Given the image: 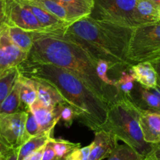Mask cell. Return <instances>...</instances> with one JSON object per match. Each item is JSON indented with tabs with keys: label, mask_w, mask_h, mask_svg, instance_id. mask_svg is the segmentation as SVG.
Instances as JSON below:
<instances>
[{
	"label": "cell",
	"mask_w": 160,
	"mask_h": 160,
	"mask_svg": "<svg viewBox=\"0 0 160 160\" xmlns=\"http://www.w3.org/2000/svg\"><path fill=\"white\" fill-rule=\"evenodd\" d=\"M32 32L33 46L27 60L65 69L84 82L108 106L123 98L104 83L97 70V61L78 44L64 38L56 29Z\"/></svg>",
	"instance_id": "1"
},
{
	"label": "cell",
	"mask_w": 160,
	"mask_h": 160,
	"mask_svg": "<svg viewBox=\"0 0 160 160\" xmlns=\"http://www.w3.org/2000/svg\"><path fill=\"white\" fill-rule=\"evenodd\" d=\"M23 76L42 79L57 89L75 111L79 122L96 131L105 122L108 106L84 82L65 69L26 59L18 67Z\"/></svg>",
	"instance_id": "2"
},
{
	"label": "cell",
	"mask_w": 160,
	"mask_h": 160,
	"mask_svg": "<svg viewBox=\"0 0 160 160\" xmlns=\"http://www.w3.org/2000/svg\"><path fill=\"white\" fill-rule=\"evenodd\" d=\"M133 29L88 16L56 30L84 49L95 61L108 63L110 70H128L131 65L127 53Z\"/></svg>",
	"instance_id": "3"
},
{
	"label": "cell",
	"mask_w": 160,
	"mask_h": 160,
	"mask_svg": "<svg viewBox=\"0 0 160 160\" xmlns=\"http://www.w3.org/2000/svg\"><path fill=\"white\" fill-rule=\"evenodd\" d=\"M141 115V111L123 97L108 106L107 118L98 130L112 132L117 139L146 158L152 150V144L144 140L140 126Z\"/></svg>",
	"instance_id": "4"
},
{
	"label": "cell",
	"mask_w": 160,
	"mask_h": 160,
	"mask_svg": "<svg viewBox=\"0 0 160 160\" xmlns=\"http://www.w3.org/2000/svg\"><path fill=\"white\" fill-rule=\"evenodd\" d=\"M160 58V21L134 28L127 61L130 65L141 62H153Z\"/></svg>",
	"instance_id": "5"
},
{
	"label": "cell",
	"mask_w": 160,
	"mask_h": 160,
	"mask_svg": "<svg viewBox=\"0 0 160 160\" xmlns=\"http://www.w3.org/2000/svg\"><path fill=\"white\" fill-rule=\"evenodd\" d=\"M137 0H94L93 12L98 20L125 27H137L133 13Z\"/></svg>",
	"instance_id": "6"
},
{
	"label": "cell",
	"mask_w": 160,
	"mask_h": 160,
	"mask_svg": "<svg viewBox=\"0 0 160 160\" xmlns=\"http://www.w3.org/2000/svg\"><path fill=\"white\" fill-rule=\"evenodd\" d=\"M27 112L0 114V141L10 149H18L29 139L25 133Z\"/></svg>",
	"instance_id": "7"
},
{
	"label": "cell",
	"mask_w": 160,
	"mask_h": 160,
	"mask_svg": "<svg viewBox=\"0 0 160 160\" xmlns=\"http://www.w3.org/2000/svg\"><path fill=\"white\" fill-rule=\"evenodd\" d=\"M6 24L29 32L44 30L32 12L20 0H4Z\"/></svg>",
	"instance_id": "8"
},
{
	"label": "cell",
	"mask_w": 160,
	"mask_h": 160,
	"mask_svg": "<svg viewBox=\"0 0 160 160\" xmlns=\"http://www.w3.org/2000/svg\"><path fill=\"white\" fill-rule=\"evenodd\" d=\"M28 53L20 50L13 43L8 33V25L0 27V76L25 61Z\"/></svg>",
	"instance_id": "9"
},
{
	"label": "cell",
	"mask_w": 160,
	"mask_h": 160,
	"mask_svg": "<svg viewBox=\"0 0 160 160\" xmlns=\"http://www.w3.org/2000/svg\"><path fill=\"white\" fill-rule=\"evenodd\" d=\"M129 100L141 112H154L160 114V87L146 88L138 82L128 98Z\"/></svg>",
	"instance_id": "10"
},
{
	"label": "cell",
	"mask_w": 160,
	"mask_h": 160,
	"mask_svg": "<svg viewBox=\"0 0 160 160\" xmlns=\"http://www.w3.org/2000/svg\"><path fill=\"white\" fill-rule=\"evenodd\" d=\"M89 160H102L108 158L118 146V139L112 132L104 130L94 131Z\"/></svg>",
	"instance_id": "11"
},
{
	"label": "cell",
	"mask_w": 160,
	"mask_h": 160,
	"mask_svg": "<svg viewBox=\"0 0 160 160\" xmlns=\"http://www.w3.org/2000/svg\"><path fill=\"white\" fill-rule=\"evenodd\" d=\"M30 110L33 113L41 131L53 136L55 126L60 121L55 108L46 107L39 101L36 100L30 107Z\"/></svg>",
	"instance_id": "12"
},
{
	"label": "cell",
	"mask_w": 160,
	"mask_h": 160,
	"mask_svg": "<svg viewBox=\"0 0 160 160\" xmlns=\"http://www.w3.org/2000/svg\"><path fill=\"white\" fill-rule=\"evenodd\" d=\"M140 126L146 142L160 143V114L141 112Z\"/></svg>",
	"instance_id": "13"
},
{
	"label": "cell",
	"mask_w": 160,
	"mask_h": 160,
	"mask_svg": "<svg viewBox=\"0 0 160 160\" xmlns=\"http://www.w3.org/2000/svg\"><path fill=\"white\" fill-rule=\"evenodd\" d=\"M33 80L37 91V100L44 106L54 108L58 104L65 102L62 97L50 83L38 78H30Z\"/></svg>",
	"instance_id": "14"
},
{
	"label": "cell",
	"mask_w": 160,
	"mask_h": 160,
	"mask_svg": "<svg viewBox=\"0 0 160 160\" xmlns=\"http://www.w3.org/2000/svg\"><path fill=\"white\" fill-rule=\"evenodd\" d=\"M160 9L150 0H137L133 18L137 27L159 21Z\"/></svg>",
	"instance_id": "15"
},
{
	"label": "cell",
	"mask_w": 160,
	"mask_h": 160,
	"mask_svg": "<svg viewBox=\"0 0 160 160\" xmlns=\"http://www.w3.org/2000/svg\"><path fill=\"white\" fill-rule=\"evenodd\" d=\"M135 81L146 88H154L158 85L155 68L150 62H141L133 64L129 68Z\"/></svg>",
	"instance_id": "16"
},
{
	"label": "cell",
	"mask_w": 160,
	"mask_h": 160,
	"mask_svg": "<svg viewBox=\"0 0 160 160\" xmlns=\"http://www.w3.org/2000/svg\"><path fill=\"white\" fill-rule=\"evenodd\" d=\"M20 1L23 2L32 12V13L35 15L36 19L39 22L40 25L42 26L44 30H53V29L61 28L66 27L67 25L70 24L58 19V18L53 16L48 11L38 7V6L29 3L24 0H20Z\"/></svg>",
	"instance_id": "17"
},
{
	"label": "cell",
	"mask_w": 160,
	"mask_h": 160,
	"mask_svg": "<svg viewBox=\"0 0 160 160\" xmlns=\"http://www.w3.org/2000/svg\"><path fill=\"white\" fill-rule=\"evenodd\" d=\"M48 11L58 19L68 24L75 22L69 10L56 0H24Z\"/></svg>",
	"instance_id": "18"
},
{
	"label": "cell",
	"mask_w": 160,
	"mask_h": 160,
	"mask_svg": "<svg viewBox=\"0 0 160 160\" xmlns=\"http://www.w3.org/2000/svg\"><path fill=\"white\" fill-rule=\"evenodd\" d=\"M8 33L13 43L20 50L28 53L30 52L33 46V35L32 32L16 26L8 25Z\"/></svg>",
	"instance_id": "19"
},
{
	"label": "cell",
	"mask_w": 160,
	"mask_h": 160,
	"mask_svg": "<svg viewBox=\"0 0 160 160\" xmlns=\"http://www.w3.org/2000/svg\"><path fill=\"white\" fill-rule=\"evenodd\" d=\"M21 82V107L23 111L28 112L30 110V107L37 100V91L34 85L33 80L28 77L23 76L19 73L18 76Z\"/></svg>",
	"instance_id": "20"
},
{
	"label": "cell",
	"mask_w": 160,
	"mask_h": 160,
	"mask_svg": "<svg viewBox=\"0 0 160 160\" xmlns=\"http://www.w3.org/2000/svg\"><path fill=\"white\" fill-rule=\"evenodd\" d=\"M20 91H21V82L18 78L10 94L6 98L2 104H0V114H12L24 112L21 107Z\"/></svg>",
	"instance_id": "21"
},
{
	"label": "cell",
	"mask_w": 160,
	"mask_h": 160,
	"mask_svg": "<svg viewBox=\"0 0 160 160\" xmlns=\"http://www.w3.org/2000/svg\"><path fill=\"white\" fill-rule=\"evenodd\" d=\"M52 137H53L52 135L48 134V133H41V134L29 138L18 148V160H24L30 154L44 147L49 139Z\"/></svg>",
	"instance_id": "22"
},
{
	"label": "cell",
	"mask_w": 160,
	"mask_h": 160,
	"mask_svg": "<svg viewBox=\"0 0 160 160\" xmlns=\"http://www.w3.org/2000/svg\"><path fill=\"white\" fill-rule=\"evenodd\" d=\"M51 141L55 153L59 160H66L74 151L81 148L79 143H72L63 139H55L53 137L51 138Z\"/></svg>",
	"instance_id": "23"
},
{
	"label": "cell",
	"mask_w": 160,
	"mask_h": 160,
	"mask_svg": "<svg viewBox=\"0 0 160 160\" xmlns=\"http://www.w3.org/2000/svg\"><path fill=\"white\" fill-rule=\"evenodd\" d=\"M19 75L18 68L11 69L0 76V104L10 94Z\"/></svg>",
	"instance_id": "24"
},
{
	"label": "cell",
	"mask_w": 160,
	"mask_h": 160,
	"mask_svg": "<svg viewBox=\"0 0 160 160\" xmlns=\"http://www.w3.org/2000/svg\"><path fill=\"white\" fill-rule=\"evenodd\" d=\"M108 160H145V157L135 152L127 144H118Z\"/></svg>",
	"instance_id": "25"
},
{
	"label": "cell",
	"mask_w": 160,
	"mask_h": 160,
	"mask_svg": "<svg viewBox=\"0 0 160 160\" xmlns=\"http://www.w3.org/2000/svg\"><path fill=\"white\" fill-rule=\"evenodd\" d=\"M127 71L124 70L122 72L121 76L118 78V79H117V84L120 94L124 98H128L136 82L132 74L129 72V69L128 72H127Z\"/></svg>",
	"instance_id": "26"
},
{
	"label": "cell",
	"mask_w": 160,
	"mask_h": 160,
	"mask_svg": "<svg viewBox=\"0 0 160 160\" xmlns=\"http://www.w3.org/2000/svg\"><path fill=\"white\" fill-rule=\"evenodd\" d=\"M54 108L59 116L60 120L62 121L66 127H70L74 119L76 118V115L73 108L66 102L58 104Z\"/></svg>",
	"instance_id": "27"
},
{
	"label": "cell",
	"mask_w": 160,
	"mask_h": 160,
	"mask_svg": "<svg viewBox=\"0 0 160 160\" xmlns=\"http://www.w3.org/2000/svg\"><path fill=\"white\" fill-rule=\"evenodd\" d=\"M25 133L29 138L43 133L41 131L39 126L31 110L27 112V118L25 122Z\"/></svg>",
	"instance_id": "28"
},
{
	"label": "cell",
	"mask_w": 160,
	"mask_h": 160,
	"mask_svg": "<svg viewBox=\"0 0 160 160\" xmlns=\"http://www.w3.org/2000/svg\"><path fill=\"white\" fill-rule=\"evenodd\" d=\"M90 150H91V144L87 147L78 148L74 151L66 160H89Z\"/></svg>",
	"instance_id": "29"
},
{
	"label": "cell",
	"mask_w": 160,
	"mask_h": 160,
	"mask_svg": "<svg viewBox=\"0 0 160 160\" xmlns=\"http://www.w3.org/2000/svg\"><path fill=\"white\" fill-rule=\"evenodd\" d=\"M42 160H59L58 158V157H57L56 153L54 152V149H53V144H52L51 141V138L49 139V141L46 144Z\"/></svg>",
	"instance_id": "30"
},
{
	"label": "cell",
	"mask_w": 160,
	"mask_h": 160,
	"mask_svg": "<svg viewBox=\"0 0 160 160\" xmlns=\"http://www.w3.org/2000/svg\"><path fill=\"white\" fill-rule=\"evenodd\" d=\"M145 158L147 160H160V143L152 144V150Z\"/></svg>",
	"instance_id": "31"
},
{
	"label": "cell",
	"mask_w": 160,
	"mask_h": 160,
	"mask_svg": "<svg viewBox=\"0 0 160 160\" xmlns=\"http://www.w3.org/2000/svg\"><path fill=\"white\" fill-rule=\"evenodd\" d=\"M44 148H45V146L41 148H39L38 150L34 152L33 153L30 154V155H29L28 156L26 157L24 160H42Z\"/></svg>",
	"instance_id": "32"
},
{
	"label": "cell",
	"mask_w": 160,
	"mask_h": 160,
	"mask_svg": "<svg viewBox=\"0 0 160 160\" xmlns=\"http://www.w3.org/2000/svg\"><path fill=\"white\" fill-rule=\"evenodd\" d=\"M6 24V12L4 0H0V27Z\"/></svg>",
	"instance_id": "33"
},
{
	"label": "cell",
	"mask_w": 160,
	"mask_h": 160,
	"mask_svg": "<svg viewBox=\"0 0 160 160\" xmlns=\"http://www.w3.org/2000/svg\"><path fill=\"white\" fill-rule=\"evenodd\" d=\"M152 66L155 68V72L157 75V79H158V85L160 87V58L155 60L152 62Z\"/></svg>",
	"instance_id": "34"
},
{
	"label": "cell",
	"mask_w": 160,
	"mask_h": 160,
	"mask_svg": "<svg viewBox=\"0 0 160 160\" xmlns=\"http://www.w3.org/2000/svg\"><path fill=\"white\" fill-rule=\"evenodd\" d=\"M18 149H11L7 160H18Z\"/></svg>",
	"instance_id": "35"
},
{
	"label": "cell",
	"mask_w": 160,
	"mask_h": 160,
	"mask_svg": "<svg viewBox=\"0 0 160 160\" xmlns=\"http://www.w3.org/2000/svg\"><path fill=\"white\" fill-rule=\"evenodd\" d=\"M10 150H11V149L7 148L5 144H2V143L0 141V153H7V152H8Z\"/></svg>",
	"instance_id": "36"
},
{
	"label": "cell",
	"mask_w": 160,
	"mask_h": 160,
	"mask_svg": "<svg viewBox=\"0 0 160 160\" xmlns=\"http://www.w3.org/2000/svg\"><path fill=\"white\" fill-rule=\"evenodd\" d=\"M10 152V151H9V152H7V153H0V160H7Z\"/></svg>",
	"instance_id": "37"
},
{
	"label": "cell",
	"mask_w": 160,
	"mask_h": 160,
	"mask_svg": "<svg viewBox=\"0 0 160 160\" xmlns=\"http://www.w3.org/2000/svg\"><path fill=\"white\" fill-rule=\"evenodd\" d=\"M155 5H156L160 9V0H150Z\"/></svg>",
	"instance_id": "38"
},
{
	"label": "cell",
	"mask_w": 160,
	"mask_h": 160,
	"mask_svg": "<svg viewBox=\"0 0 160 160\" xmlns=\"http://www.w3.org/2000/svg\"><path fill=\"white\" fill-rule=\"evenodd\" d=\"M159 21H160V13H159Z\"/></svg>",
	"instance_id": "39"
},
{
	"label": "cell",
	"mask_w": 160,
	"mask_h": 160,
	"mask_svg": "<svg viewBox=\"0 0 160 160\" xmlns=\"http://www.w3.org/2000/svg\"><path fill=\"white\" fill-rule=\"evenodd\" d=\"M145 160H147V159H146V158H145Z\"/></svg>",
	"instance_id": "40"
}]
</instances>
